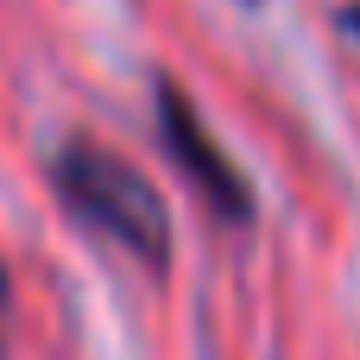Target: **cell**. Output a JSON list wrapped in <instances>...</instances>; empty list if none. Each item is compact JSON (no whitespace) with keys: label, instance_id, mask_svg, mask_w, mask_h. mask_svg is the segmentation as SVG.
<instances>
[{"label":"cell","instance_id":"1","mask_svg":"<svg viewBox=\"0 0 360 360\" xmlns=\"http://www.w3.org/2000/svg\"><path fill=\"white\" fill-rule=\"evenodd\" d=\"M51 177H57V196L95 234H108L114 247H127L146 266H165L171 259V215H165V196L146 184L139 165H127L120 152H108L95 139H70L57 152Z\"/></svg>","mask_w":360,"mask_h":360},{"label":"cell","instance_id":"3","mask_svg":"<svg viewBox=\"0 0 360 360\" xmlns=\"http://www.w3.org/2000/svg\"><path fill=\"white\" fill-rule=\"evenodd\" d=\"M6 310H13V278H6V259H0V360H6Z\"/></svg>","mask_w":360,"mask_h":360},{"label":"cell","instance_id":"2","mask_svg":"<svg viewBox=\"0 0 360 360\" xmlns=\"http://www.w3.org/2000/svg\"><path fill=\"white\" fill-rule=\"evenodd\" d=\"M158 127H165V152H171L177 171L196 184V196H202L215 215L247 221V215H253V190H247V177L234 171V158L209 139L202 114L190 108V95H184L177 82H158Z\"/></svg>","mask_w":360,"mask_h":360}]
</instances>
